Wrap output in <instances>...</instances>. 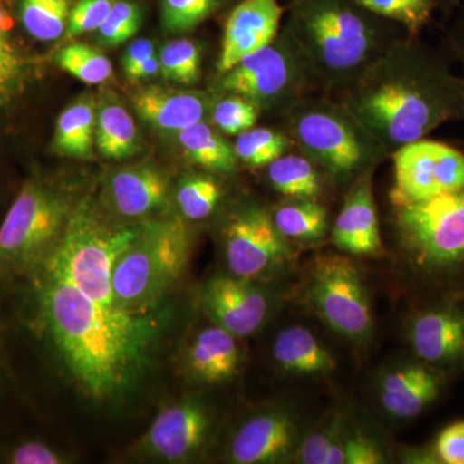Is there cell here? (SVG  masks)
<instances>
[{
    "mask_svg": "<svg viewBox=\"0 0 464 464\" xmlns=\"http://www.w3.org/2000/svg\"><path fill=\"white\" fill-rule=\"evenodd\" d=\"M3 335L56 359L85 395L106 401L132 386L148 365L155 323L148 315L108 310L88 298L47 257L0 288Z\"/></svg>",
    "mask_w": 464,
    "mask_h": 464,
    "instance_id": "6da1fadb",
    "label": "cell"
},
{
    "mask_svg": "<svg viewBox=\"0 0 464 464\" xmlns=\"http://www.w3.org/2000/svg\"><path fill=\"white\" fill-rule=\"evenodd\" d=\"M342 102L392 154L462 121L464 83L438 52L399 39L348 85Z\"/></svg>",
    "mask_w": 464,
    "mask_h": 464,
    "instance_id": "7a4b0ae2",
    "label": "cell"
},
{
    "mask_svg": "<svg viewBox=\"0 0 464 464\" xmlns=\"http://www.w3.org/2000/svg\"><path fill=\"white\" fill-rule=\"evenodd\" d=\"M378 18L353 0H297L285 29L316 84L344 91L399 41Z\"/></svg>",
    "mask_w": 464,
    "mask_h": 464,
    "instance_id": "3957f363",
    "label": "cell"
},
{
    "mask_svg": "<svg viewBox=\"0 0 464 464\" xmlns=\"http://www.w3.org/2000/svg\"><path fill=\"white\" fill-rule=\"evenodd\" d=\"M285 112L293 145L333 181L353 183L389 155L342 101L306 97Z\"/></svg>",
    "mask_w": 464,
    "mask_h": 464,
    "instance_id": "277c9868",
    "label": "cell"
},
{
    "mask_svg": "<svg viewBox=\"0 0 464 464\" xmlns=\"http://www.w3.org/2000/svg\"><path fill=\"white\" fill-rule=\"evenodd\" d=\"M72 209L66 192L50 177L38 169L27 174L0 219V288L50 256Z\"/></svg>",
    "mask_w": 464,
    "mask_h": 464,
    "instance_id": "5b68a950",
    "label": "cell"
},
{
    "mask_svg": "<svg viewBox=\"0 0 464 464\" xmlns=\"http://www.w3.org/2000/svg\"><path fill=\"white\" fill-rule=\"evenodd\" d=\"M190 248V232L179 217L140 224L112 274L116 306L134 315L148 314L182 276Z\"/></svg>",
    "mask_w": 464,
    "mask_h": 464,
    "instance_id": "8992f818",
    "label": "cell"
},
{
    "mask_svg": "<svg viewBox=\"0 0 464 464\" xmlns=\"http://www.w3.org/2000/svg\"><path fill=\"white\" fill-rule=\"evenodd\" d=\"M140 225H119L102 215L91 201L74 207L51 259L76 288L99 306H116L112 274L116 262L139 235Z\"/></svg>",
    "mask_w": 464,
    "mask_h": 464,
    "instance_id": "52a82bcc",
    "label": "cell"
},
{
    "mask_svg": "<svg viewBox=\"0 0 464 464\" xmlns=\"http://www.w3.org/2000/svg\"><path fill=\"white\" fill-rule=\"evenodd\" d=\"M392 207L400 246L415 267L441 276L464 270V192Z\"/></svg>",
    "mask_w": 464,
    "mask_h": 464,
    "instance_id": "ba28073f",
    "label": "cell"
},
{
    "mask_svg": "<svg viewBox=\"0 0 464 464\" xmlns=\"http://www.w3.org/2000/svg\"><path fill=\"white\" fill-rule=\"evenodd\" d=\"M313 85L315 78L286 29L264 50L219 75L218 82L219 90L252 101L259 110L284 111L306 99Z\"/></svg>",
    "mask_w": 464,
    "mask_h": 464,
    "instance_id": "9c48e42d",
    "label": "cell"
},
{
    "mask_svg": "<svg viewBox=\"0 0 464 464\" xmlns=\"http://www.w3.org/2000/svg\"><path fill=\"white\" fill-rule=\"evenodd\" d=\"M304 295L310 307L344 340L364 344L374 332L371 298L362 274L346 256L324 253L308 266Z\"/></svg>",
    "mask_w": 464,
    "mask_h": 464,
    "instance_id": "30bf717a",
    "label": "cell"
},
{
    "mask_svg": "<svg viewBox=\"0 0 464 464\" xmlns=\"http://www.w3.org/2000/svg\"><path fill=\"white\" fill-rule=\"evenodd\" d=\"M222 243L231 275L252 282L279 273L293 259L292 246L273 215L258 204L237 208L227 217Z\"/></svg>",
    "mask_w": 464,
    "mask_h": 464,
    "instance_id": "8fae6325",
    "label": "cell"
},
{
    "mask_svg": "<svg viewBox=\"0 0 464 464\" xmlns=\"http://www.w3.org/2000/svg\"><path fill=\"white\" fill-rule=\"evenodd\" d=\"M392 206L464 192V152L448 143L418 140L392 152Z\"/></svg>",
    "mask_w": 464,
    "mask_h": 464,
    "instance_id": "7c38bea8",
    "label": "cell"
},
{
    "mask_svg": "<svg viewBox=\"0 0 464 464\" xmlns=\"http://www.w3.org/2000/svg\"><path fill=\"white\" fill-rule=\"evenodd\" d=\"M16 0H0V136L9 133L42 79V61L17 39Z\"/></svg>",
    "mask_w": 464,
    "mask_h": 464,
    "instance_id": "4fadbf2b",
    "label": "cell"
},
{
    "mask_svg": "<svg viewBox=\"0 0 464 464\" xmlns=\"http://www.w3.org/2000/svg\"><path fill=\"white\" fill-rule=\"evenodd\" d=\"M209 408L197 399L164 408L143 436L140 450L166 462H183L199 453L212 431Z\"/></svg>",
    "mask_w": 464,
    "mask_h": 464,
    "instance_id": "5bb4252c",
    "label": "cell"
},
{
    "mask_svg": "<svg viewBox=\"0 0 464 464\" xmlns=\"http://www.w3.org/2000/svg\"><path fill=\"white\" fill-rule=\"evenodd\" d=\"M299 442L295 411L271 408L241 424L232 436L228 459L237 464L282 463L293 457Z\"/></svg>",
    "mask_w": 464,
    "mask_h": 464,
    "instance_id": "9a60e30c",
    "label": "cell"
},
{
    "mask_svg": "<svg viewBox=\"0 0 464 464\" xmlns=\"http://www.w3.org/2000/svg\"><path fill=\"white\" fill-rule=\"evenodd\" d=\"M201 304L207 315L237 338L249 337L270 316L271 301L252 280L227 275L215 276L204 286Z\"/></svg>",
    "mask_w": 464,
    "mask_h": 464,
    "instance_id": "2e32d148",
    "label": "cell"
},
{
    "mask_svg": "<svg viewBox=\"0 0 464 464\" xmlns=\"http://www.w3.org/2000/svg\"><path fill=\"white\" fill-rule=\"evenodd\" d=\"M283 8L277 0H244L226 23L217 72H228L244 58L264 50L280 33Z\"/></svg>",
    "mask_w": 464,
    "mask_h": 464,
    "instance_id": "e0dca14e",
    "label": "cell"
},
{
    "mask_svg": "<svg viewBox=\"0 0 464 464\" xmlns=\"http://www.w3.org/2000/svg\"><path fill=\"white\" fill-rule=\"evenodd\" d=\"M371 172L351 183L343 207L333 226L337 248L353 256H377L382 250L380 219Z\"/></svg>",
    "mask_w": 464,
    "mask_h": 464,
    "instance_id": "ac0fdd59",
    "label": "cell"
},
{
    "mask_svg": "<svg viewBox=\"0 0 464 464\" xmlns=\"http://www.w3.org/2000/svg\"><path fill=\"white\" fill-rule=\"evenodd\" d=\"M169 183L158 168L139 164L110 174L105 200L114 215L125 219L148 218L166 207Z\"/></svg>",
    "mask_w": 464,
    "mask_h": 464,
    "instance_id": "d6986e66",
    "label": "cell"
},
{
    "mask_svg": "<svg viewBox=\"0 0 464 464\" xmlns=\"http://www.w3.org/2000/svg\"><path fill=\"white\" fill-rule=\"evenodd\" d=\"M408 340L415 355L433 368L464 362V313L456 307L424 311L411 320Z\"/></svg>",
    "mask_w": 464,
    "mask_h": 464,
    "instance_id": "ffe728a7",
    "label": "cell"
},
{
    "mask_svg": "<svg viewBox=\"0 0 464 464\" xmlns=\"http://www.w3.org/2000/svg\"><path fill=\"white\" fill-rule=\"evenodd\" d=\"M442 374L431 365L404 364L386 372L378 384V400L384 413L396 420L422 414L439 398Z\"/></svg>",
    "mask_w": 464,
    "mask_h": 464,
    "instance_id": "44dd1931",
    "label": "cell"
},
{
    "mask_svg": "<svg viewBox=\"0 0 464 464\" xmlns=\"http://www.w3.org/2000/svg\"><path fill=\"white\" fill-rule=\"evenodd\" d=\"M137 114L151 127L177 132L204 121L212 112V102L201 92L149 87L133 96Z\"/></svg>",
    "mask_w": 464,
    "mask_h": 464,
    "instance_id": "7402d4cb",
    "label": "cell"
},
{
    "mask_svg": "<svg viewBox=\"0 0 464 464\" xmlns=\"http://www.w3.org/2000/svg\"><path fill=\"white\" fill-rule=\"evenodd\" d=\"M240 362L237 335L217 324L198 332L186 353V364L192 377L207 384L230 380L237 374Z\"/></svg>",
    "mask_w": 464,
    "mask_h": 464,
    "instance_id": "603a6c76",
    "label": "cell"
},
{
    "mask_svg": "<svg viewBox=\"0 0 464 464\" xmlns=\"http://www.w3.org/2000/svg\"><path fill=\"white\" fill-rule=\"evenodd\" d=\"M273 357L280 371L297 377H320L332 373L337 366L334 356L315 333L302 325L277 333Z\"/></svg>",
    "mask_w": 464,
    "mask_h": 464,
    "instance_id": "cb8c5ba5",
    "label": "cell"
},
{
    "mask_svg": "<svg viewBox=\"0 0 464 464\" xmlns=\"http://www.w3.org/2000/svg\"><path fill=\"white\" fill-rule=\"evenodd\" d=\"M179 145L192 163L219 174L234 173L237 169V152L215 128L200 121L177 133Z\"/></svg>",
    "mask_w": 464,
    "mask_h": 464,
    "instance_id": "d4e9b609",
    "label": "cell"
},
{
    "mask_svg": "<svg viewBox=\"0 0 464 464\" xmlns=\"http://www.w3.org/2000/svg\"><path fill=\"white\" fill-rule=\"evenodd\" d=\"M94 142L100 154L111 160H124L140 150V137L132 115L121 103L110 101L96 112Z\"/></svg>",
    "mask_w": 464,
    "mask_h": 464,
    "instance_id": "484cf974",
    "label": "cell"
},
{
    "mask_svg": "<svg viewBox=\"0 0 464 464\" xmlns=\"http://www.w3.org/2000/svg\"><path fill=\"white\" fill-rule=\"evenodd\" d=\"M96 130V111L91 100H79L67 106L57 118L52 151L72 158L92 155Z\"/></svg>",
    "mask_w": 464,
    "mask_h": 464,
    "instance_id": "4316f807",
    "label": "cell"
},
{
    "mask_svg": "<svg viewBox=\"0 0 464 464\" xmlns=\"http://www.w3.org/2000/svg\"><path fill=\"white\" fill-rule=\"evenodd\" d=\"M277 230L288 241L315 243L328 231V215L315 199H290L271 212Z\"/></svg>",
    "mask_w": 464,
    "mask_h": 464,
    "instance_id": "83f0119b",
    "label": "cell"
},
{
    "mask_svg": "<svg viewBox=\"0 0 464 464\" xmlns=\"http://www.w3.org/2000/svg\"><path fill=\"white\" fill-rule=\"evenodd\" d=\"M271 186L289 199H315L322 191L319 168L307 157L284 154L267 166Z\"/></svg>",
    "mask_w": 464,
    "mask_h": 464,
    "instance_id": "f1b7e54d",
    "label": "cell"
},
{
    "mask_svg": "<svg viewBox=\"0 0 464 464\" xmlns=\"http://www.w3.org/2000/svg\"><path fill=\"white\" fill-rule=\"evenodd\" d=\"M16 16L34 41H57L66 33L69 0H16Z\"/></svg>",
    "mask_w": 464,
    "mask_h": 464,
    "instance_id": "f546056e",
    "label": "cell"
},
{
    "mask_svg": "<svg viewBox=\"0 0 464 464\" xmlns=\"http://www.w3.org/2000/svg\"><path fill=\"white\" fill-rule=\"evenodd\" d=\"M293 142L285 133L270 128H255L237 136L234 149L237 159L250 167H267L289 151Z\"/></svg>",
    "mask_w": 464,
    "mask_h": 464,
    "instance_id": "4dcf8cb0",
    "label": "cell"
},
{
    "mask_svg": "<svg viewBox=\"0 0 464 464\" xmlns=\"http://www.w3.org/2000/svg\"><path fill=\"white\" fill-rule=\"evenodd\" d=\"M222 199V188L206 174L185 177L177 188L176 201L182 216L200 221L212 215Z\"/></svg>",
    "mask_w": 464,
    "mask_h": 464,
    "instance_id": "1f68e13d",
    "label": "cell"
},
{
    "mask_svg": "<svg viewBox=\"0 0 464 464\" xmlns=\"http://www.w3.org/2000/svg\"><path fill=\"white\" fill-rule=\"evenodd\" d=\"M57 66L87 84H100L112 74V65L108 57L84 43L66 45L58 51Z\"/></svg>",
    "mask_w": 464,
    "mask_h": 464,
    "instance_id": "d6a6232c",
    "label": "cell"
},
{
    "mask_svg": "<svg viewBox=\"0 0 464 464\" xmlns=\"http://www.w3.org/2000/svg\"><path fill=\"white\" fill-rule=\"evenodd\" d=\"M384 20L395 21L415 35L431 20L439 0H353Z\"/></svg>",
    "mask_w": 464,
    "mask_h": 464,
    "instance_id": "836d02e7",
    "label": "cell"
},
{
    "mask_svg": "<svg viewBox=\"0 0 464 464\" xmlns=\"http://www.w3.org/2000/svg\"><path fill=\"white\" fill-rule=\"evenodd\" d=\"M159 61L161 75L167 81L186 85L199 82L201 53L197 43L188 39L169 42L159 54Z\"/></svg>",
    "mask_w": 464,
    "mask_h": 464,
    "instance_id": "e575fe53",
    "label": "cell"
},
{
    "mask_svg": "<svg viewBox=\"0 0 464 464\" xmlns=\"http://www.w3.org/2000/svg\"><path fill=\"white\" fill-rule=\"evenodd\" d=\"M227 94L224 99L217 101L210 115L213 123L222 133L239 136L255 127L261 110L252 101L237 94Z\"/></svg>",
    "mask_w": 464,
    "mask_h": 464,
    "instance_id": "d590c367",
    "label": "cell"
},
{
    "mask_svg": "<svg viewBox=\"0 0 464 464\" xmlns=\"http://www.w3.org/2000/svg\"><path fill=\"white\" fill-rule=\"evenodd\" d=\"M142 25V11L134 2L121 0L114 3L105 23L97 30L100 44L118 47L133 38Z\"/></svg>",
    "mask_w": 464,
    "mask_h": 464,
    "instance_id": "8d00e7d4",
    "label": "cell"
},
{
    "mask_svg": "<svg viewBox=\"0 0 464 464\" xmlns=\"http://www.w3.org/2000/svg\"><path fill=\"white\" fill-rule=\"evenodd\" d=\"M343 432L342 418L340 415H333L320 429L299 439L292 459L301 464H326L329 450Z\"/></svg>",
    "mask_w": 464,
    "mask_h": 464,
    "instance_id": "74e56055",
    "label": "cell"
},
{
    "mask_svg": "<svg viewBox=\"0 0 464 464\" xmlns=\"http://www.w3.org/2000/svg\"><path fill=\"white\" fill-rule=\"evenodd\" d=\"M218 0H161L163 25L173 33L188 32L203 23Z\"/></svg>",
    "mask_w": 464,
    "mask_h": 464,
    "instance_id": "f35d334b",
    "label": "cell"
},
{
    "mask_svg": "<svg viewBox=\"0 0 464 464\" xmlns=\"http://www.w3.org/2000/svg\"><path fill=\"white\" fill-rule=\"evenodd\" d=\"M112 5H114V0H81L70 11L65 33L67 38L97 32L108 18Z\"/></svg>",
    "mask_w": 464,
    "mask_h": 464,
    "instance_id": "ab89813d",
    "label": "cell"
},
{
    "mask_svg": "<svg viewBox=\"0 0 464 464\" xmlns=\"http://www.w3.org/2000/svg\"><path fill=\"white\" fill-rule=\"evenodd\" d=\"M383 451L371 436L359 430L344 431V464L384 463Z\"/></svg>",
    "mask_w": 464,
    "mask_h": 464,
    "instance_id": "60d3db41",
    "label": "cell"
},
{
    "mask_svg": "<svg viewBox=\"0 0 464 464\" xmlns=\"http://www.w3.org/2000/svg\"><path fill=\"white\" fill-rule=\"evenodd\" d=\"M433 451L438 463L464 464V420L442 430Z\"/></svg>",
    "mask_w": 464,
    "mask_h": 464,
    "instance_id": "b9f144b4",
    "label": "cell"
},
{
    "mask_svg": "<svg viewBox=\"0 0 464 464\" xmlns=\"http://www.w3.org/2000/svg\"><path fill=\"white\" fill-rule=\"evenodd\" d=\"M152 54H155V45L149 39L141 38L130 43V47L125 51L123 58L125 75H130L137 67L141 65L143 61L148 60Z\"/></svg>",
    "mask_w": 464,
    "mask_h": 464,
    "instance_id": "7bdbcfd3",
    "label": "cell"
},
{
    "mask_svg": "<svg viewBox=\"0 0 464 464\" xmlns=\"http://www.w3.org/2000/svg\"><path fill=\"white\" fill-rule=\"evenodd\" d=\"M160 72V61H159V56L157 53L152 54L151 57H149L148 60L143 61L141 65L137 67L134 72H130V75L127 76L130 82H141L146 81V79L152 78Z\"/></svg>",
    "mask_w": 464,
    "mask_h": 464,
    "instance_id": "ee69618b",
    "label": "cell"
},
{
    "mask_svg": "<svg viewBox=\"0 0 464 464\" xmlns=\"http://www.w3.org/2000/svg\"><path fill=\"white\" fill-rule=\"evenodd\" d=\"M451 45H453V50L456 52L460 66H462V79L464 83V21L463 23H460L456 29H454L453 33H451Z\"/></svg>",
    "mask_w": 464,
    "mask_h": 464,
    "instance_id": "f6af8a7d",
    "label": "cell"
},
{
    "mask_svg": "<svg viewBox=\"0 0 464 464\" xmlns=\"http://www.w3.org/2000/svg\"><path fill=\"white\" fill-rule=\"evenodd\" d=\"M5 338H3L2 326H0V401L5 390V382L11 381L7 375V355L5 353Z\"/></svg>",
    "mask_w": 464,
    "mask_h": 464,
    "instance_id": "bcb514c9",
    "label": "cell"
},
{
    "mask_svg": "<svg viewBox=\"0 0 464 464\" xmlns=\"http://www.w3.org/2000/svg\"><path fill=\"white\" fill-rule=\"evenodd\" d=\"M5 186H3L2 179H0V216L5 215V209H7L9 203H11L12 198L14 197H5Z\"/></svg>",
    "mask_w": 464,
    "mask_h": 464,
    "instance_id": "7dc6e473",
    "label": "cell"
},
{
    "mask_svg": "<svg viewBox=\"0 0 464 464\" xmlns=\"http://www.w3.org/2000/svg\"><path fill=\"white\" fill-rule=\"evenodd\" d=\"M457 3L458 0H439V5H442V7L448 9V11H450L451 8H454V5H456Z\"/></svg>",
    "mask_w": 464,
    "mask_h": 464,
    "instance_id": "c3c4849f",
    "label": "cell"
}]
</instances>
